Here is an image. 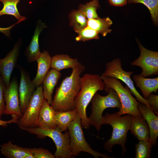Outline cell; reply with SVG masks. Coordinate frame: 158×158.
<instances>
[{
  "instance_id": "obj_1",
  "label": "cell",
  "mask_w": 158,
  "mask_h": 158,
  "mask_svg": "<svg viewBox=\"0 0 158 158\" xmlns=\"http://www.w3.org/2000/svg\"><path fill=\"white\" fill-rule=\"evenodd\" d=\"M85 68L80 63L72 69L71 75L64 78L57 88L50 104L55 111H65L75 109V99L80 89V75Z\"/></svg>"
},
{
  "instance_id": "obj_2",
  "label": "cell",
  "mask_w": 158,
  "mask_h": 158,
  "mask_svg": "<svg viewBox=\"0 0 158 158\" xmlns=\"http://www.w3.org/2000/svg\"><path fill=\"white\" fill-rule=\"evenodd\" d=\"M105 85L97 74L86 73L81 78L80 89L75 99V109L81 120L83 128H90L86 113L87 107L93 97L99 90H104Z\"/></svg>"
},
{
  "instance_id": "obj_3",
  "label": "cell",
  "mask_w": 158,
  "mask_h": 158,
  "mask_svg": "<svg viewBox=\"0 0 158 158\" xmlns=\"http://www.w3.org/2000/svg\"><path fill=\"white\" fill-rule=\"evenodd\" d=\"M132 115L126 114L123 116H118L116 113H107L103 116L102 125L109 124L113 128L111 138L104 144L105 150L111 152L113 146L118 144L121 146L123 155L126 152L125 143L127 134L130 130Z\"/></svg>"
},
{
  "instance_id": "obj_4",
  "label": "cell",
  "mask_w": 158,
  "mask_h": 158,
  "mask_svg": "<svg viewBox=\"0 0 158 158\" xmlns=\"http://www.w3.org/2000/svg\"><path fill=\"white\" fill-rule=\"evenodd\" d=\"M100 77L105 85L104 90L108 93L109 89L111 88L116 92L121 102V106L116 114L118 116L129 114L132 115L142 117L138 109L139 102L132 95L129 88L124 87L119 80L105 75L103 73Z\"/></svg>"
},
{
  "instance_id": "obj_5",
  "label": "cell",
  "mask_w": 158,
  "mask_h": 158,
  "mask_svg": "<svg viewBox=\"0 0 158 158\" xmlns=\"http://www.w3.org/2000/svg\"><path fill=\"white\" fill-rule=\"evenodd\" d=\"M108 94L102 96L96 93L92 99V111L88 118L90 125L94 126L98 131L102 125V114L107 108H117L120 109L121 104L116 92L111 88L109 89Z\"/></svg>"
},
{
  "instance_id": "obj_6",
  "label": "cell",
  "mask_w": 158,
  "mask_h": 158,
  "mask_svg": "<svg viewBox=\"0 0 158 158\" xmlns=\"http://www.w3.org/2000/svg\"><path fill=\"white\" fill-rule=\"evenodd\" d=\"M22 129L30 133L35 134L40 137H48L55 143L56 149L54 154L56 158L73 157L70 145V138L68 131L63 133L57 126L52 129H43L39 127L23 128Z\"/></svg>"
},
{
  "instance_id": "obj_7",
  "label": "cell",
  "mask_w": 158,
  "mask_h": 158,
  "mask_svg": "<svg viewBox=\"0 0 158 158\" xmlns=\"http://www.w3.org/2000/svg\"><path fill=\"white\" fill-rule=\"evenodd\" d=\"M68 129L70 138L71 151L73 157L78 155L81 152H84L91 154L95 158L99 157L113 158L107 154L95 151L91 147L85 137L81 118L78 114Z\"/></svg>"
},
{
  "instance_id": "obj_8",
  "label": "cell",
  "mask_w": 158,
  "mask_h": 158,
  "mask_svg": "<svg viewBox=\"0 0 158 158\" xmlns=\"http://www.w3.org/2000/svg\"><path fill=\"white\" fill-rule=\"evenodd\" d=\"M44 99L42 84L37 88L25 111L17 123L20 129L37 127L40 111Z\"/></svg>"
},
{
  "instance_id": "obj_9",
  "label": "cell",
  "mask_w": 158,
  "mask_h": 158,
  "mask_svg": "<svg viewBox=\"0 0 158 158\" xmlns=\"http://www.w3.org/2000/svg\"><path fill=\"white\" fill-rule=\"evenodd\" d=\"M133 73V71H124L122 68L121 59L116 58L106 63V70L103 73L108 76L121 80L129 88L132 93L139 102L150 107L147 100L140 95L135 87L133 82L131 78V76Z\"/></svg>"
},
{
  "instance_id": "obj_10",
  "label": "cell",
  "mask_w": 158,
  "mask_h": 158,
  "mask_svg": "<svg viewBox=\"0 0 158 158\" xmlns=\"http://www.w3.org/2000/svg\"><path fill=\"white\" fill-rule=\"evenodd\" d=\"M137 42L140 51V56L131 63L132 66L140 67L142 70L139 74L146 78L158 74V52L144 47L138 40Z\"/></svg>"
},
{
  "instance_id": "obj_11",
  "label": "cell",
  "mask_w": 158,
  "mask_h": 158,
  "mask_svg": "<svg viewBox=\"0 0 158 158\" xmlns=\"http://www.w3.org/2000/svg\"><path fill=\"white\" fill-rule=\"evenodd\" d=\"M5 103V115L16 114L21 117L22 115L20 108L18 83L15 77L9 85L5 86L3 92Z\"/></svg>"
},
{
  "instance_id": "obj_12",
  "label": "cell",
  "mask_w": 158,
  "mask_h": 158,
  "mask_svg": "<svg viewBox=\"0 0 158 158\" xmlns=\"http://www.w3.org/2000/svg\"><path fill=\"white\" fill-rule=\"evenodd\" d=\"M21 77L18 87L19 106L23 114L26 110L36 88L30 79L29 73L19 66Z\"/></svg>"
},
{
  "instance_id": "obj_13",
  "label": "cell",
  "mask_w": 158,
  "mask_h": 158,
  "mask_svg": "<svg viewBox=\"0 0 158 158\" xmlns=\"http://www.w3.org/2000/svg\"><path fill=\"white\" fill-rule=\"evenodd\" d=\"M21 44L20 41H17L6 57L0 59V76L6 86L10 84L12 73L17 65Z\"/></svg>"
},
{
  "instance_id": "obj_14",
  "label": "cell",
  "mask_w": 158,
  "mask_h": 158,
  "mask_svg": "<svg viewBox=\"0 0 158 158\" xmlns=\"http://www.w3.org/2000/svg\"><path fill=\"white\" fill-rule=\"evenodd\" d=\"M138 110L149 126L150 133L149 141L154 146L158 136V117L153 110L146 104L139 102Z\"/></svg>"
},
{
  "instance_id": "obj_15",
  "label": "cell",
  "mask_w": 158,
  "mask_h": 158,
  "mask_svg": "<svg viewBox=\"0 0 158 158\" xmlns=\"http://www.w3.org/2000/svg\"><path fill=\"white\" fill-rule=\"evenodd\" d=\"M46 27L45 23L40 20H39L37 23L31 42L25 52V55L29 63L36 61L41 53L39 45V35Z\"/></svg>"
},
{
  "instance_id": "obj_16",
  "label": "cell",
  "mask_w": 158,
  "mask_h": 158,
  "mask_svg": "<svg viewBox=\"0 0 158 158\" xmlns=\"http://www.w3.org/2000/svg\"><path fill=\"white\" fill-rule=\"evenodd\" d=\"M55 111L44 99L40 111L37 127L46 129L56 128L57 126L54 118Z\"/></svg>"
},
{
  "instance_id": "obj_17",
  "label": "cell",
  "mask_w": 158,
  "mask_h": 158,
  "mask_svg": "<svg viewBox=\"0 0 158 158\" xmlns=\"http://www.w3.org/2000/svg\"><path fill=\"white\" fill-rule=\"evenodd\" d=\"M51 57L47 51L41 53L36 60L37 70L35 78L32 80L36 88L39 87L51 67Z\"/></svg>"
},
{
  "instance_id": "obj_18",
  "label": "cell",
  "mask_w": 158,
  "mask_h": 158,
  "mask_svg": "<svg viewBox=\"0 0 158 158\" xmlns=\"http://www.w3.org/2000/svg\"><path fill=\"white\" fill-rule=\"evenodd\" d=\"M129 130L139 141L149 140V128L146 121L142 117L132 115Z\"/></svg>"
},
{
  "instance_id": "obj_19",
  "label": "cell",
  "mask_w": 158,
  "mask_h": 158,
  "mask_svg": "<svg viewBox=\"0 0 158 158\" xmlns=\"http://www.w3.org/2000/svg\"><path fill=\"white\" fill-rule=\"evenodd\" d=\"M132 79L137 86L140 89L145 99H147L149 95L153 92L157 93L158 77L154 78H146L140 75L133 74Z\"/></svg>"
},
{
  "instance_id": "obj_20",
  "label": "cell",
  "mask_w": 158,
  "mask_h": 158,
  "mask_svg": "<svg viewBox=\"0 0 158 158\" xmlns=\"http://www.w3.org/2000/svg\"><path fill=\"white\" fill-rule=\"evenodd\" d=\"M61 75L60 71L51 68L49 71L42 82L44 98L50 105L52 101V95L54 88Z\"/></svg>"
},
{
  "instance_id": "obj_21",
  "label": "cell",
  "mask_w": 158,
  "mask_h": 158,
  "mask_svg": "<svg viewBox=\"0 0 158 158\" xmlns=\"http://www.w3.org/2000/svg\"><path fill=\"white\" fill-rule=\"evenodd\" d=\"M0 146L1 154L7 158H25L32 154L30 148L19 146L13 144L10 141Z\"/></svg>"
},
{
  "instance_id": "obj_22",
  "label": "cell",
  "mask_w": 158,
  "mask_h": 158,
  "mask_svg": "<svg viewBox=\"0 0 158 158\" xmlns=\"http://www.w3.org/2000/svg\"><path fill=\"white\" fill-rule=\"evenodd\" d=\"M80 63L77 59H73L68 55L57 54L51 57V67L60 71L65 69L73 68Z\"/></svg>"
},
{
  "instance_id": "obj_23",
  "label": "cell",
  "mask_w": 158,
  "mask_h": 158,
  "mask_svg": "<svg viewBox=\"0 0 158 158\" xmlns=\"http://www.w3.org/2000/svg\"><path fill=\"white\" fill-rule=\"evenodd\" d=\"M78 115L75 109L65 111H55L54 118L56 124L62 132L66 131Z\"/></svg>"
},
{
  "instance_id": "obj_24",
  "label": "cell",
  "mask_w": 158,
  "mask_h": 158,
  "mask_svg": "<svg viewBox=\"0 0 158 158\" xmlns=\"http://www.w3.org/2000/svg\"><path fill=\"white\" fill-rule=\"evenodd\" d=\"M112 23V21L109 17L103 18L98 17L88 19L87 26L105 37L111 31L109 28Z\"/></svg>"
},
{
  "instance_id": "obj_25",
  "label": "cell",
  "mask_w": 158,
  "mask_h": 158,
  "mask_svg": "<svg viewBox=\"0 0 158 158\" xmlns=\"http://www.w3.org/2000/svg\"><path fill=\"white\" fill-rule=\"evenodd\" d=\"M20 0H1L3 4V7L0 10V16L4 15L13 16L18 20L21 21L26 19L25 16H22L19 13L17 5Z\"/></svg>"
},
{
  "instance_id": "obj_26",
  "label": "cell",
  "mask_w": 158,
  "mask_h": 158,
  "mask_svg": "<svg viewBox=\"0 0 158 158\" xmlns=\"http://www.w3.org/2000/svg\"><path fill=\"white\" fill-rule=\"evenodd\" d=\"M69 25L75 30H82L87 25L88 19L85 15L78 9L72 11L68 15Z\"/></svg>"
},
{
  "instance_id": "obj_27",
  "label": "cell",
  "mask_w": 158,
  "mask_h": 158,
  "mask_svg": "<svg viewBox=\"0 0 158 158\" xmlns=\"http://www.w3.org/2000/svg\"><path fill=\"white\" fill-rule=\"evenodd\" d=\"M128 3H141L149 9L154 24L157 26L158 21V0H127Z\"/></svg>"
},
{
  "instance_id": "obj_28",
  "label": "cell",
  "mask_w": 158,
  "mask_h": 158,
  "mask_svg": "<svg viewBox=\"0 0 158 158\" xmlns=\"http://www.w3.org/2000/svg\"><path fill=\"white\" fill-rule=\"evenodd\" d=\"M100 7L98 4L93 0L85 4H80L78 10L82 12L87 19L97 18L99 17L97 14V10Z\"/></svg>"
},
{
  "instance_id": "obj_29",
  "label": "cell",
  "mask_w": 158,
  "mask_h": 158,
  "mask_svg": "<svg viewBox=\"0 0 158 158\" xmlns=\"http://www.w3.org/2000/svg\"><path fill=\"white\" fill-rule=\"evenodd\" d=\"M152 145L149 141H139L135 145V158H150Z\"/></svg>"
},
{
  "instance_id": "obj_30",
  "label": "cell",
  "mask_w": 158,
  "mask_h": 158,
  "mask_svg": "<svg viewBox=\"0 0 158 158\" xmlns=\"http://www.w3.org/2000/svg\"><path fill=\"white\" fill-rule=\"evenodd\" d=\"M78 35L75 40L77 41H85L92 39L99 38L98 33L95 30L87 26L84 28L75 31Z\"/></svg>"
},
{
  "instance_id": "obj_31",
  "label": "cell",
  "mask_w": 158,
  "mask_h": 158,
  "mask_svg": "<svg viewBox=\"0 0 158 158\" xmlns=\"http://www.w3.org/2000/svg\"><path fill=\"white\" fill-rule=\"evenodd\" d=\"M34 158H54V155L49 150L42 148H30Z\"/></svg>"
},
{
  "instance_id": "obj_32",
  "label": "cell",
  "mask_w": 158,
  "mask_h": 158,
  "mask_svg": "<svg viewBox=\"0 0 158 158\" xmlns=\"http://www.w3.org/2000/svg\"><path fill=\"white\" fill-rule=\"evenodd\" d=\"M148 104L151 108L153 110L155 114L157 115L158 114V95H155L152 93H151L147 99Z\"/></svg>"
},
{
  "instance_id": "obj_33",
  "label": "cell",
  "mask_w": 158,
  "mask_h": 158,
  "mask_svg": "<svg viewBox=\"0 0 158 158\" xmlns=\"http://www.w3.org/2000/svg\"><path fill=\"white\" fill-rule=\"evenodd\" d=\"M6 85L0 76V119L2 116L4 114L5 110V103L4 100L3 92Z\"/></svg>"
},
{
  "instance_id": "obj_34",
  "label": "cell",
  "mask_w": 158,
  "mask_h": 158,
  "mask_svg": "<svg viewBox=\"0 0 158 158\" xmlns=\"http://www.w3.org/2000/svg\"><path fill=\"white\" fill-rule=\"evenodd\" d=\"M12 118L8 121H4L0 119V126L5 127L7 126L8 124H11L12 123H17L20 117L18 115L16 114L11 115Z\"/></svg>"
},
{
  "instance_id": "obj_35",
  "label": "cell",
  "mask_w": 158,
  "mask_h": 158,
  "mask_svg": "<svg viewBox=\"0 0 158 158\" xmlns=\"http://www.w3.org/2000/svg\"><path fill=\"white\" fill-rule=\"evenodd\" d=\"M111 5L115 6H122L126 5L127 0H108Z\"/></svg>"
},
{
  "instance_id": "obj_36",
  "label": "cell",
  "mask_w": 158,
  "mask_h": 158,
  "mask_svg": "<svg viewBox=\"0 0 158 158\" xmlns=\"http://www.w3.org/2000/svg\"><path fill=\"white\" fill-rule=\"evenodd\" d=\"M21 21H18L15 24L12 25L11 26L7 28H1L0 27V32H1L4 34L6 36L8 37H10V30L16 24L20 22Z\"/></svg>"
},
{
  "instance_id": "obj_37",
  "label": "cell",
  "mask_w": 158,
  "mask_h": 158,
  "mask_svg": "<svg viewBox=\"0 0 158 158\" xmlns=\"http://www.w3.org/2000/svg\"><path fill=\"white\" fill-rule=\"evenodd\" d=\"M94 1H95L97 3H98V4H99V0H93Z\"/></svg>"
},
{
  "instance_id": "obj_38",
  "label": "cell",
  "mask_w": 158,
  "mask_h": 158,
  "mask_svg": "<svg viewBox=\"0 0 158 158\" xmlns=\"http://www.w3.org/2000/svg\"><path fill=\"white\" fill-rule=\"evenodd\" d=\"M0 2H1V0H0Z\"/></svg>"
}]
</instances>
